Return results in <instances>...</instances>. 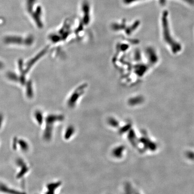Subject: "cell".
I'll use <instances>...</instances> for the list:
<instances>
[{
    "label": "cell",
    "mask_w": 194,
    "mask_h": 194,
    "mask_svg": "<svg viewBox=\"0 0 194 194\" xmlns=\"http://www.w3.org/2000/svg\"><path fill=\"white\" fill-rule=\"evenodd\" d=\"M63 116L62 115H51L46 119V128L44 130V137L47 140H49L52 137L53 125L57 121L63 120Z\"/></svg>",
    "instance_id": "6da1fadb"
},
{
    "label": "cell",
    "mask_w": 194,
    "mask_h": 194,
    "mask_svg": "<svg viewBox=\"0 0 194 194\" xmlns=\"http://www.w3.org/2000/svg\"><path fill=\"white\" fill-rule=\"evenodd\" d=\"M125 150V148L124 146H119L113 149L112 152V155L116 158H121L124 156Z\"/></svg>",
    "instance_id": "7a4b0ae2"
},
{
    "label": "cell",
    "mask_w": 194,
    "mask_h": 194,
    "mask_svg": "<svg viewBox=\"0 0 194 194\" xmlns=\"http://www.w3.org/2000/svg\"><path fill=\"white\" fill-rule=\"evenodd\" d=\"M75 132V129L74 127L72 126H69L68 127L67 129L66 130L65 132L64 133V138L66 140L69 139L72 137V136L74 135Z\"/></svg>",
    "instance_id": "3957f363"
},
{
    "label": "cell",
    "mask_w": 194,
    "mask_h": 194,
    "mask_svg": "<svg viewBox=\"0 0 194 194\" xmlns=\"http://www.w3.org/2000/svg\"><path fill=\"white\" fill-rule=\"evenodd\" d=\"M108 123L113 128H117L119 125V123L117 120L115 118H110L108 119Z\"/></svg>",
    "instance_id": "277c9868"
},
{
    "label": "cell",
    "mask_w": 194,
    "mask_h": 194,
    "mask_svg": "<svg viewBox=\"0 0 194 194\" xmlns=\"http://www.w3.org/2000/svg\"><path fill=\"white\" fill-rule=\"evenodd\" d=\"M61 184L60 182H57V183H55L51 184L50 185H48V191H50V193H51V191H54L58 187V186H60Z\"/></svg>",
    "instance_id": "5b68a950"
},
{
    "label": "cell",
    "mask_w": 194,
    "mask_h": 194,
    "mask_svg": "<svg viewBox=\"0 0 194 194\" xmlns=\"http://www.w3.org/2000/svg\"><path fill=\"white\" fill-rule=\"evenodd\" d=\"M129 128H130V125H124V126H123L122 127H121L120 128V129L119 130V133L120 134H124V133H125V132L128 131Z\"/></svg>",
    "instance_id": "8992f818"
}]
</instances>
